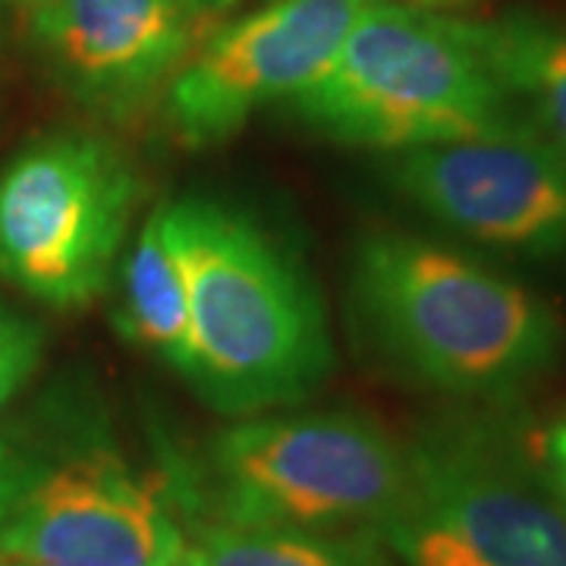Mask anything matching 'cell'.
<instances>
[{"label": "cell", "mask_w": 566, "mask_h": 566, "mask_svg": "<svg viewBox=\"0 0 566 566\" xmlns=\"http://www.w3.org/2000/svg\"><path fill=\"white\" fill-rule=\"evenodd\" d=\"M394 3L419 7V10H434V7H457V3H465V0H394Z\"/></svg>", "instance_id": "obj_17"}, {"label": "cell", "mask_w": 566, "mask_h": 566, "mask_svg": "<svg viewBox=\"0 0 566 566\" xmlns=\"http://www.w3.org/2000/svg\"><path fill=\"white\" fill-rule=\"evenodd\" d=\"M182 0H39L32 39L73 102L107 123H133L196 48Z\"/></svg>", "instance_id": "obj_10"}, {"label": "cell", "mask_w": 566, "mask_h": 566, "mask_svg": "<svg viewBox=\"0 0 566 566\" xmlns=\"http://www.w3.org/2000/svg\"><path fill=\"white\" fill-rule=\"evenodd\" d=\"M13 3H22V7H35L39 0H13Z\"/></svg>", "instance_id": "obj_18"}, {"label": "cell", "mask_w": 566, "mask_h": 566, "mask_svg": "<svg viewBox=\"0 0 566 566\" xmlns=\"http://www.w3.org/2000/svg\"><path fill=\"white\" fill-rule=\"evenodd\" d=\"M290 107L331 142L387 155L516 120L463 20L394 0H365L334 61Z\"/></svg>", "instance_id": "obj_5"}, {"label": "cell", "mask_w": 566, "mask_h": 566, "mask_svg": "<svg viewBox=\"0 0 566 566\" xmlns=\"http://www.w3.org/2000/svg\"><path fill=\"white\" fill-rule=\"evenodd\" d=\"M167 205L189 283L186 381L233 419L308 400L334 365V344L303 264L233 205L205 196Z\"/></svg>", "instance_id": "obj_3"}, {"label": "cell", "mask_w": 566, "mask_h": 566, "mask_svg": "<svg viewBox=\"0 0 566 566\" xmlns=\"http://www.w3.org/2000/svg\"><path fill=\"white\" fill-rule=\"evenodd\" d=\"M180 557H182V554H180ZM177 566H180V560H177Z\"/></svg>", "instance_id": "obj_19"}, {"label": "cell", "mask_w": 566, "mask_h": 566, "mask_svg": "<svg viewBox=\"0 0 566 566\" xmlns=\"http://www.w3.org/2000/svg\"><path fill=\"white\" fill-rule=\"evenodd\" d=\"M180 566H394L375 532H305L182 516Z\"/></svg>", "instance_id": "obj_13"}, {"label": "cell", "mask_w": 566, "mask_h": 566, "mask_svg": "<svg viewBox=\"0 0 566 566\" xmlns=\"http://www.w3.org/2000/svg\"><path fill=\"white\" fill-rule=\"evenodd\" d=\"M182 516L305 532H381L409 485L406 444L359 412H262L164 465Z\"/></svg>", "instance_id": "obj_4"}, {"label": "cell", "mask_w": 566, "mask_h": 566, "mask_svg": "<svg viewBox=\"0 0 566 566\" xmlns=\"http://www.w3.org/2000/svg\"><path fill=\"white\" fill-rule=\"evenodd\" d=\"M409 485L378 538L406 566H566V510L526 441L438 419L406 444Z\"/></svg>", "instance_id": "obj_6"}, {"label": "cell", "mask_w": 566, "mask_h": 566, "mask_svg": "<svg viewBox=\"0 0 566 566\" xmlns=\"http://www.w3.org/2000/svg\"><path fill=\"white\" fill-rule=\"evenodd\" d=\"M353 300L378 353L419 385L501 400L554 368L557 312L504 271L412 233L356 243Z\"/></svg>", "instance_id": "obj_2"}, {"label": "cell", "mask_w": 566, "mask_h": 566, "mask_svg": "<svg viewBox=\"0 0 566 566\" xmlns=\"http://www.w3.org/2000/svg\"><path fill=\"white\" fill-rule=\"evenodd\" d=\"M142 180L104 136L61 129L0 170V277L48 308H85L117 274Z\"/></svg>", "instance_id": "obj_7"}, {"label": "cell", "mask_w": 566, "mask_h": 566, "mask_svg": "<svg viewBox=\"0 0 566 566\" xmlns=\"http://www.w3.org/2000/svg\"><path fill=\"white\" fill-rule=\"evenodd\" d=\"M44 327L0 300V422L17 403L44 356Z\"/></svg>", "instance_id": "obj_14"}, {"label": "cell", "mask_w": 566, "mask_h": 566, "mask_svg": "<svg viewBox=\"0 0 566 566\" xmlns=\"http://www.w3.org/2000/svg\"><path fill=\"white\" fill-rule=\"evenodd\" d=\"M180 510L167 472L123 447L85 378L0 422V564L177 566Z\"/></svg>", "instance_id": "obj_1"}, {"label": "cell", "mask_w": 566, "mask_h": 566, "mask_svg": "<svg viewBox=\"0 0 566 566\" xmlns=\"http://www.w3.org/2000/svg\"><path fill=\"white\" fill-rule=\"evenodd\" d=\"M390 182L463 240L528 259L566 255V151L528 120L400 151Z\"/></svg>", "instance_id": "obj_8"}, {"label": "cell", "mask_w": 566, "mask_h": 566, "mask_svg": "<svg viewBox=\"0 0 566 566\" xmlns=\"http://www.w3.org/2000/svg\"><path fill=\"white\" fill-rule=\"evenodd\" d=\"M526 444L545 485L566 510V409L551 416L538 431H532Z\"/></svg>", "instance_id": "obj_15"}, {"label": "cell", "mask_w": 566, "mask_h": 566, "mask_svg": "<svg viewBox=\"0 0 566 566\" xmlns=\"http://www.w3.org/2000/svg\"><path fill=\"white\" fill-rule=\"evenodd\" d=\"M120 334L180 378L192 368L189 327V283L180 243L174 233L170 205H158L139 227L117 264V308Z\"/></svg>", "instance_id": "obj_11"}, {"label": "cell", "mask_w": 566, "mask_h": 566, "mask_svg": "<svg viewBox=\"0 0 566 566\" xmlns=\"http://www.w3.org/2000/svg\"><path fill=\"white\" fill-rule=\"evenodd\" d=\"M0 566H10V564H0Z\"/></svg>", "instance_id": "obj_20"}, {"label": "cell", "mask_w": 566, "mask_h": 566, "mask_svg": "<svg viewBox=\"0 0 566 566\" xmlns=\"http://www.w3.org/2000/svg\"><path fill=\"white\" fill-rule=\"evenodd\" d=\"M365 0H271L192 48L164 88V120L182 148L230 142L249 117L293 102L340 51Z\"/></svg>", "instance_id": "obj_9"}, {"label": "cell", "mask_w": 566, "mask_h": 566, "mask_svg": "<svg viewBox=\"0 0 566 566\" xmlns=\"http://www.w3.org/2000/svg\"><path fill=\"white\" fill-rule=\"evenodd\" d=\"M506 98L532 114V126L566 151V29L535 13L463 22Z\"/></svg>", "instance_id": "obj_12"}, {"label": "cell", "mask_w": 566, "mask_h": 566, "mask_svg": "<svg viewBox=\"0 0 566 566\" xmlns=\"http://www.w3.org/2000/svg\"><path fill=\"white\" fill-rule=\"evenodd\" d=\"M196 17H202V13H218V10H227V7H233L237 0H182Z\"/></svg>", "instance_id": "obj_16"}]
</instances>
